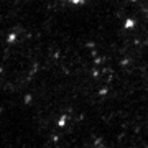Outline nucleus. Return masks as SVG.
I'll list each match as a JSON object with an SVG mask.
<instances>
[{"mask_svg": "<svg viewBox=\"0 0 148 148\" xmlns=\"http://www.w3.org/2000/svg\"><path fill=\"white\" fill-rule=\"evenodd\" d=\"M68 2L74 3V5H81V3H84V0H68Z\"/></svg>", "mask_w": 148, "mask_h": 148, "instance_id": "obj_1", "label": "nucleus"}, {"mask_svg": "<svg viewBox=\"0 0 148 148\" xmlns=\"http://www.w3.org/2000/svg\"><path fill=\"white\" fill-rule=\"evenodd\" d=\"M132 25H133V21H132V20H127V23H125V28H132Z\"/></svg>", "mask_w": 148, "mask_h": 148, "instance_id": "obj_2", "label": "nucleus"}]
</instances>
